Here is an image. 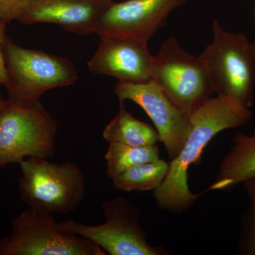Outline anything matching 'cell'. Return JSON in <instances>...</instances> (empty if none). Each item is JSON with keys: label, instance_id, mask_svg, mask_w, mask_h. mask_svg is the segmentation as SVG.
<instances>
[{"label": "cell", "instance_id": "obj_11", "mask_svg": "<svg viewBox=\"0 0 255 255\" xmlns=\"http://www.w3.org/2000/svg\"><path fill=\"white\" fill-rule=\"evenodd\" d=\"M100 37L98 48L87 63L91 73L130 83L152 80L153 56L147 48V42L119 35Z\"/></svg>", "mask_w": 255, "mask_h": 255}, {"label": "cell", "instance_id": "obj_6", "mask_svg": "<svg viewBox=\"0 0 255 255\" xmlns=\"http://www.w3.org/2000/svg\"><path fill=\"white\" fill-rule=\"evenodd\" d=\"M106 221L90 226L73 219L57 222L58 231L86 238L110 255H167L162 246L149 243L147 234L139 223L142 211L126 198L116 196L102 205Z\"/></svg>", "mask_w": 255, "mask_h": 255}, {"label": "cell", "instance_id": "obj_10", "mask_svg": "<svg viewBox=\"0 0 255 255\" xmlns=\"http://www.w3.org/2000/svg\"><path fill=\"white\" fill-rule=\"evenodd\" d=\"M187 0L112 1L97 23L95 33L133 37L148 42L165 24L169 15Z\"/></svg>", "mask_w": 255, "mask_h": 255}, {"label": "cell", "instance_id": "obj_2", "mask_svg": "<svg viewBox=\"0 0 255 255\" xmlns=\"http://www.w3.org/2000/svg\"><path fill=\"white\" fill-rule=\"evenodd\" d=\"M18 164L20 197L29 209L43 214H67L85 199L86 178L75 162L56 164L34 157Z\"/></svg>", "mask_w": 255, "mask_h": 255}, {"label": "cell", "instance_id": "obj_15", "mask_svg": "<svg viewBox=\"0 0 255 255\" xmlns=\"http://www.w3.org/2000/svg\"><path fill=\"white\" fill-rule=\"evenodd\" d=\"M169 167V162L161 159L137 164L112 179V184L117 190L126 192L155 191L163 182Z\"/></svg>", "mask_w": 255, "mask_h": 255}, {"label": "cell", "instance_id": "obj_3", "mask_svg": "<svg viewBox=\"0 0 255 255\" xmlns=\"http://www.w3.org/2000/svg\"><path fill=\"white\" fill-rule=\"evenodd\" d=\"M214 39L199 57L205 64L214 92L245 107L255 100V43L243 33L212 23Z\"/></svg>", "mask_w": 255, "mask_h": 255}, {"label": "cell", "instance_id": "obj_19", "mask_svg": "<svg viewBox=\"0 0 255 255\" xmlns=\"http://www.w3.org/2000/svg\"><path fill=\"white\" fill-rule=\"evenodd\" d=\"M6 36V24L0 22V85H5L6 82V68L4 60V53H3V47Z\"/></svg>", "mask_w": 255, "mask_h": 255}, {"label": "cell", "instance_id": "obj_17", "mask_svg": "<svg viewBox=\"0 0 255 255\" xmlns=\"http://www.w3.org/2000/svg\"><path fill=\"white\" fill-rule=\"evenodd\" d=\"M238 248L241 255H255V209L252 206L242 219Z\"/></svg>", "mask_w": 255, "mask_h": 255}, {"label": "cell", "instance_id": "obj_9", "mask_svg": "<svg viewBox=\"0 0 255 255\" xmlns=\"http://www.w3.org/2000/svg\"><path fill=\"white\" fill-rule=\"evenodd\" d=\"M114 93L119 101L130 100L140 106L153 122L159 141L169 159L175 158L191 131L190 117L169 98L153 80L142 83L119 81Z\"/></svg>", "mask_w": 255, "mask_h": 255}, {"label": "cell", "instance_id": "obj_4", "mask_svg": "<svg viewBox=\"0 0 255 255\" xmlns=\"http://www.w3.org/2000/svg\"><path fill=\"white\" fill-rule=\"evenodd\" d=\"M58 125L41 102L6 99L0 109V168L29 157H52Z\"/></svg>", "mask_w": 255, "mask_h": 255}, {"label": "cell", "instance_id": "obj_20", "mask_svg": "<svg viewBox=\"0 0 255 255\" xmlns=\"http://www.w3.org/2000/svg\"><path fill=\"white\" fill-rule=\"evenodd\" d=\"M242 184L251 201V206L255 209V179H249Z\"/></svg>", "mask_w": 255, "mask_h": 255}, {"label": "cell", "instance_id": "obj_14", "mask_svg": "<svg viewBox=\"0 0 255 255\" xmlns=\"http://www.w3.org/2000/svg\"><path fill=\"white\" fill-rule=\"evenodd\" d=\"M102 135L109 143L135 147L156 145L159 141L155 128L132 117L126 108L124 101H119L118 113L106 127Z\"/></svg>", "mask_w": 255, "mask_h": 255}, {"label": "cell", "instance_id": "obj_18", "mask_svg": "<svg viewBox=\"0 0 255 255\" xmlns=\"http://www.w3.org/2000/svg\"><path fill=\"white\" fill-rule=\"evenodd\" d=\"M30 0H0V22L8 23L18 20Z\"/></svg>", "mask_w": 255, "mask_h": 255}, {"label": "cell", "instance_id": "obj_13", "mask_svg": "<svg viewBox=\"0 0 255 255\" xmlns=\"http://www.w3.org/2000/svg\"><path fill=\"white\" fill-rule=\"evenodd\" d=\"M255 179V130L251 135L237 132L233 145L221 161L215 182L207 191L232 190L238 184Z\"/></svg>", "mask_w": 255, "mask_h": 255}, {"label": "cell", "instance_id": "obj_21", "mask_svg": "<svg viewBox=\"0 0 255 255\" xmlns=\"http://www.w3.org/2000/svg\"><path fill=\"white\" fill-rule=\"evenodd\" d=\"M4 101L5 100H4V99H3V97H1V95H0V109H1V107H3V105H4Z\"/></svg>", "mask_w": 255, "mask_h": 255}, {"label": "cell", "instance_id": "obj_1", "mask_svg": "<svg viewBox=\"0 0 255 255\" xmlns=\"http://www.w3.org/2000/svg\"><path fill=\"white\" fill-rule=\"evenodd\" d=\"M191 131L179 155L169 162L163 182L153 191V199L160 209L182 214L190 209L201 194L191 192L188 170L198 164L209 142L219 132L250 122V108L223 96L209 97L189 115Z\"/></svg>", "mask_w": 255, "mask_h": 255}, {"label": "cell", "instance_id": "obj_12", "mask_svg": "<svg viewBox=\"0 0 255 255\" xmlns=\"http://www.w3.org/2000/svg\"><path fill=\"white\" fill-rule=\"evenodd\" d=\"M113 0H30L18 21L51 23L76 34L95 33L97 23Z\"/></svg>", "mask_w": 255, "mask_h": 255}, {"label": "cell", "instance_id": "obj_7", "mask_svg": "<svg viewBox=\"0 0 255 255\" xmlns=\"http://www.w3.org/2000/svg\"><path fill=\"white\" fill-rule=\"evenodd\" d=\"M152 80L188 115L215 93L203 60L183 49L174 36L153 56Z\"/></svg>", "mask_w": 255, "mask_h": 255}, {"label": "cell", "instance_id": "obj_5", "mask_svg": "<svg viewBox=\"0 0 255 255\" xmlns=\"http://www.w3.org/2000/svg\"><path fill=\"white\" fill-rule=\"evenodd\" d=\"M3 53L9 100L34 103L48 90L70 86L78 80L77 69L68 58L23 48L8 36Z\"/></svg>", "mask_w": 255, "mask_h": 255}, {"label": "cell", "instance_id": "obj_8", "mask_svg": "<svg viewBox=\"0 0 255 255\" xmlns=\"http://www.w3.org/2000/svg\"><path fill=\"white\" fill-rule=\"evenodd\" d=\"M53 215L28 209L11 220L10 234L0 239V255H106L86 238L58 231Z\"/></svg>", "mask_w": 255, "mask_h": 255}, {"label": "cell", "instance_id": "obj_16", "mask_svg": "<svg viewBox=\"0 0 255 255\" xmlns=\"http://www.w3.org/2000/svg\"><path fill=\"white\" fill-rule=\"evenodd\" d=\"M106 174L111 179L137 164L160 159L157 144L135 147L112 142L106 152Z\"/></svg>", "mask_w": 255, "mask_h": 255}]
</instances>
